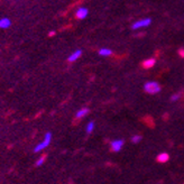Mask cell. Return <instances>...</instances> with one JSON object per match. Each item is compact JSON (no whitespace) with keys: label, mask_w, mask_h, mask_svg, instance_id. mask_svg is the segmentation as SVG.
<instances>
[{"label":"cell","mask_w":184,"mask_h":184,"mask_svg":"<svg viewBox=\"0 0 184 184\" xmlns=\"http://www.w3.org/2000/svg\"><path fill=\"white\" fill-rule=\"evenodd\" d=\"M144 89H145V91L149 94L158 93V92L161 91V87H159V84H158L157 82H154V81L146 82L145 85H144Z\"/></svg>","instance_id":"cell-1"},{"label":"cell","mask_w":184,"mask_h":184,"mask_svg":"<svg viewBox=\"0 0 184 184\" xmlns=\"http://www.w3.org/2000/svg\"><path fill=\"white\" fill-rule=\"evenodd\" d=\"M51 140H52V134L51 132H46L45 134V137H44V140L42 141V143H39L37 145V146L34 148V152L35 153H39V152H42L43 149H45L46 148L48 145L51 144Z\"/></svg>","instance_id":"cell-2"},{"label":"cell","mask_w":184,"mask_h":184,"mask_svg":"<svg viewBox=\"0 0 184 184\" xmlns=\"http://www.w3.org/2000/svg\"><path fill=\"white\" fill-rule=\"evenodd\" d=\"M150 23H152V20H150L149 18L140 19V20L135 21V23L132 24V29H140V28H144V27L149 26V25H150Z\"/></svg>","instance_id":"cell-3"},{"label":"cell","mask_w":184,"mask_h":184,"mask_svg":"<svg viewBox=\"0 0 184 184\" xmlns=\"http://www.w3.org/2000/svg\"><path fill=\"white\" fill-rule=\"evenodd\" d=\"M123 146V139H114V140H112L110 144V147L112 152H119V150H121Z\"/></svg>","instance_id":"cell-4"},{"label":"cell","mask_w":184,"mask_h":184,"mask_svg":"<svg viewBox=\"0 0 184 184\" xmlns=\"http://www.w3.org/2000/svg\"><path fill=\"white\" fill-rule=\"evenodd\" d=\"M75 16L78 19H84L87 16H88V9L84 8V7H80L75 12Z\"/></svg>","instance_id":"cell-5"},{"label":"cell","mask_w":184,"mask_h":184,"mask_svg":"<svg viewBox=\"0 0 184 184\" xmlns=\"http://www.w3.org/2000/svg\"><path fill=\"white\" fill-rule=\"evenodd\" d=\"M81 55H82V51L76 50L75 52H73L70 56H69V59L67 60H69V62H75L79 57H81Z\"/></svg>","instance_id":"cell-6"},{"label":"cell","mask_w":184,"mask_h":184,"mask_svg":"<svg viewBox=\"0 0 184 184\" xmlns=\"http://www.w3.org/2000/svg\"><path fill=\"white\" fill-rule=\"evenodd\" d=\"M88 114H89V109L88 108H82V109H80L79 111H76L75 118L76 119H81V118L85 117Z\"/></svg>","instance_id":"cell-7"},{"label":"cell","mask_w":184,"mask_h":184,"mask_svg":"<svg viewBox=\"0 0 184 184\" xmlns=\"http://www.w3.org/2000/svg\"><path fill=\"white\" fill-rule=\"evenodd\" d=\"M10 25H11V21L9 20L8 18H1V19H0V28L6 29V28L10 27Z\"/></svg>","instance_id":"cell-8"},{"label":"cell","mask_w":184,"mask_h":184,"mask_svg":"<svg viewBox=\"0 0 184 184\" xmlns=\"http://www.w3.org/2000/svg\"><path fill=\"white\" fill-rule=\"evenodd\" d=\"M168 158H169V156H168V154H166V153H162V154H159L157 156V162H159V163H166L167 161H168Z\"/></svg>","instance_id":"cell-9"},{"label":"cell","mask_w":184,"mask_h":184,"mask_svg":"<svg viewBox=\"0 0 184 184\" xmlns=\"http://www.w3.org/2000/svg\"><path fill=\"white\" fill-rule=\"evenodd\" d=\"M155 63H156L155 59H149V60H146V61L143 62V66L145 67V69H150V67L154 66Z\"/></svg>","instance_id":"cell-10"},{"label":"cell","mask_w":184,"mask_h":184,"mask_svg":"<svg viewBox=\"0 0 184 184\" xmlns=\"http://www.w3.org/2000/svg\"><path fill=\"white\" fill-rule=\"evenodd\" d=\"M99 55L101 56H110L112 55V51L109 50V48H101L99 51Z\"/></svg>","instance_id":"cell-11"},{"label":"cell","mask_w":184,"mask_h":184,"mask_svg":"<svg viewBox=\"0 0 184 184\" xmlns=\"http://www.w3.org/2000/svg\"><path fill=\"white\" fill-rule=\"evenodd\" d=\"M93 129H94V123L93 121H90V123L87 125V132L91 134V132H93Z\"/></svg>","instance_id":"cell-12"},{"label":"cell","mask_w":184,"mask_h":184,"mask_svg":"<svg viewBox=\"0 0 184 184\" xmlns=\"http://www.w3.org/2000/svg\"><path fill=\"white\" fill-rule=\"evenodd\" d=\"M45 159H46V156H42V157L39 158V159H37V162H36V163H35V166H37V167L42 166V165L44 164Z\"/></svg>","instance_id":"cell-13"},{"label":"cell","mask_w":184,"mask_h":184,"mask_svg":"<svg viewBox=\"0 0 184 184\" xmlns=\"http://www.w3.org/2000/svg\"><path fill=\"white\" fill-rule=\"evenodd\" d=\"M140 139H141V137H140L139 135H135V136H132V143H139L140 141Z\"/></svg>","instance_id":"cell-14"},{"label":"cell","mask_w":184,"mask_h":184,"mask_svg":"<svg viewBox=\"0 0 184 184\" xmlns=\"http://www.w3.org/2000/svg\"><path fill=\"white\" fill-rule=\"evenodd\" d=\"M180 96H181V94H173V96H171V101H177V100L180 99Z\"/></svg>","instance_id":"cell-15"},{"label":"cell","mask_w":184,"mask_h":184,"mask_svg":"<svg viewBox=\"0 0 184 184\" xmlns=\"http://www.w3.org/2000/svg\"><path fill=\"white\" fill-rule=\"evenodd\" d=\"M54 34H55V33H54V32H51V33H50V36H53V35H54Z\"/></svg>","instance_id":"cell-16"}]
</instances>
